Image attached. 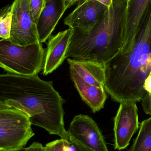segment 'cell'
<instances>
[{
  "mask_svg": "<svg viewBox=\"0 0 151 151\" xmlns=\"http://www.w3.org/2000/svg\"><path fill=\"white\" fill-rule=\"evenodd\" d=\"M64 103L52 82L43 81L38 75L8 73L0 75V107L22 111L30 117L32 125L60 138L68 136L64 122Z\"/></svg>",
  "mask_w": 151,
  "mask_h": 151,
  "instance_id": "cell-1",
  "label": "cell"
},
{
  "mask_svg": "<svg viewBox=\"0 0 151 151\" xmlns=\"http://www.w3.org/2000/svg\"><path fill=\"white\" fill-rule=\"evenodd\" d=\"M104 69L105 89L113 101L137 103L144 98V84L151 74V6L131 50L118 53Z\"/></svg>",
  "mask_w": 151,
  "mask_h": 151,
  "instance_id": "cell-2",
  "label": "cell"
},
{
  "mask_svg": "<svg viewBox=\"0 0 151 151\" xmlns=\"http://www.w3.org/2000/svg\"><path fill=\"white\" fill-rule=\"evenodd\" d=\"M126 2L114 1L111 7L88 30L73 29L66 58L89 60L104 65L123 46V20Z\"/></svg>",
  "mask_w": 151,
  "mask_h": 151,
  "instance_id": "cell-3",
  "label": "cell"
},
{
  "mask_svg": "<svg viewBox=\"0 0 151 151\" xmlns=\"http://www.w3.org/2000/svg\"><path fill=\"white\" fill-rule=\"evenodd\" d=\"M45 50L40 42L18 46L9 40L0 41V66L8 73L34 76L43 70Z\"/></svg>",
  "mask_w": 151,
  "mask_h": 151,
  "instance_id": "cell-4",
  "label": "cell"
},
{
  "mask_svg": "<svg viewBox=\"0 0 151 151\" xmlns=\"http://www.w3.org/2000/svg\"><path fill=\"white\" fill-rule=\"evenodd\" d=\"M30 117L18 109L0 107V151L25 148L35 135Z\"/></svg>",
  "mask_w": 151,
  "mask_h": 151,
  "instance_id": "cell-5",
  "label": "cell"
},
{
  "mask_svg": "<svg viewBox=\"0 0 151 151\" xmlns=\"http://www.w3.org/2000/svg\"><path fill=\"white\" fill-rule=\"evenodd\" d=\"M30 0H14L10 37L13 44L25 46L39 43L37 24L30 13Z\"/></svg>",
  "mask_w": 151,
  "mask_h": 151,
  "instance_id": "cell-6",
  "label": "cell"
},
{
  "mask_svg": "<svg viewBox=\"0 0 151 151\" xmlns=\"http://www.w3.org/2000/svg\"><path fill=\"white\" fill-rule=\"evenodd\" d=\"M67 131L72 138L90 150L109 151L97 124L88 115L75 116Z\"/></svg>",
  "mask_w": 151,
  "mask_h": 151,
  "instance_id": "cell-7",
  "label": "cell"
},
{
  "mask_svg": "<svg viewBox=\"0 0 151 151\" xmlns=\"http://www.w3.org/2000/svg\"><path fill=\"white\" fill-rule=\"evenodd\" d=\"M113 121L114 149L125 150L140 127L136 103L120 104Z\"/></svg>",
  "mask_w": 151,
  "mask_h": 151,
  "instance_id": "cell-8",
  "label": "cell"
},
{
  "mask_svg": "<svg viewBox=\"0 0 151 151\" xmlns=\"http://www.w3.org/2000/svg\"><path fill=\"white\" fill-rule=\"evenodd\" d=\"M151 6V0H129L126 2L123 20V46L118 53L125 54L131 50Z\"/></svg>",
  "mask_w": 151,
  "mask_h": 151,
  "instance_id": "cell-9",
  "label": "cell"
},
{
  "mask_svg": "<svg viewBox=\"0 0 151 151\" xmlns=\"http://www.w3.org/2000/svg\"><path fill=\"white\" fill-rule=\"evenodd\" d=\"M73 29H68L51 35L49 38L43 64V73L47 75L53 72L66 59Z\"/></svg>",
  "mask_w": 151,
  "mask_h": 151,
  "instance_id": "cell-10",
  "label": "cell"
},
{
  "mask_svg": "<svg viewBox=\"0 0 151 151\" xmlns=\"http://www.w3.org/2000/svg\"><path fill=\"white\" fill-rule=\"evenodd\" d=\"M109 9L95 0H90L77 5L65 18L64 24L70 28L88 30L94 25Z\"/></svg>",
  "mask_w": 151,
  "mask_h": 151,
  "instance_id": "cell-11",
  "label": "cell"
},
{
  "mask_svg": "<svg viewBox=\"0 0 151 151\" xmlns=\"http://www.w3.org/2000/svg\"><path fill=\"white\" fill-rule=\"evenodd\" d=\"M67 9L65 0H48L46 2L37 24L39 41L41 44L51 36Z\"/></svg>",
  "mask_w": 151,
  "mask_h": 151,
  "instance_id": "cell-12",
  "label": "cell"
},
{
  "mask_svg": "<svg viewBox=\"0 0 151 151\" xmlns=\"http://www.w3.org/2000/svg\"><path fill=\"white\" fill-rule=\"evenodd\" d=\"M71 78L83 101L93 113L104 108L107 96L104 88L91 85L83 81L79 75L70 71Z\"/></svg>",
  "mask_w": 151,
  "mask_h": 151,
  "instance_id": "cell-13",
  "label": "cell"
},
{
  "mask_svg": "<svg viewBox=\"0 0 151 151\" xmlns=\"http://www.w3.org/2000/svg\"><path fill=\"white\" fill-rule=\"evenodd\" d=\"M71 71L91 85L104 88V64L89 60L67 58Z\"/></svg>",
  "mask_w": 151,
  "mask_h": 151,
  "instance_id": "cell-14",
  "label": "cell"
},
{
  "mask_svg": "<svg viewBox=\"0 0 151 151\" xmlns=\"http://www.w3.org/2000/svg\"><path fill=\"white\" fill-rule=\"evenodd\" d=\"M139 132L128 151H151V117L143 121Z\"/></svg>",
  "mask_w": 151,
  "mask_h": 151,
  "instance_id": "cell-15",
  "label": "cell"
},
{
  "mask_svg": "<svg viewBox=\"0 0 151 151\" xmlns=\"http://www.w3.org/2000/svg\"><path fill=\"white\" fill-rule=\"evenodd\" d=\"M12 21V4L3 7L0 11V37L9 40L10 37Z\"/></svg>",
  "mask_w": 151,
  "mask_h": 151,
  "instance_id": "cell-16",
  "label": "cell"
},
{
  "mask_svg": "<svg viewBox=\"0 0 151 151\" xmlns=\"http://www.w3.org/2000/svg\"><path fill=\"white\" fill-rule=\"evenodd\" d=\"M45 0H30V13L36 24L45 7Z\"/></svg>",
  "mask_w": 151,
  "mask_h": 151,
  "instance_id": "cell-17",
  "label": "cell"
},
{
  "mask_svg": "<svg viewBox=\"0 0 151 151\" xmlns=\"http://www.w3.org/2000/svg\"><path fill=\"white\" fill-rule=\"evenodd\" d=\"M64 140L63 151H93L87 149L68 135Z\"/></svg>",
  "mask_w": 151,
  "mask_h": 151,
  "instance_id": "cell-18",
  "label": "cell"
},
{
  "mask_svg": "<svg viewBox=\"0 0 151 151\" xmlns=\"http://www.w3.org/2000/svg\"><path fill=\"white\" fill-rule=\"evenodd\" d=\"M64 140L62 138L48 143L45 145L48 151H63Z\"/></svg>",
  "mask_w": 151,
  "mask_h": 151,
  "instance_id": "cell-19",
  "label": "cell"
},
{
  "mask_svg": "<svg viewBox=\"0 0 151 151\" xmlns=\"http://www.w3.org/2000/svg\"><path fill=\"white\" fill-rule=\"evenodd\" d=\"M142 104L145 113L151 116V93H147L142 100Z\"/></svg>",
  "mask_w": 151,
  "mask_h": 151,
  "instance_id": "cell-20",
  "label": "cell"
},
{
  "mask_svg": "<svg viewBox=\"0 0 151 151\" xmlns=\"http://www.w3.org/2000/svg\"><path fill=\"white\" fill-rule=\"evenodd\" d=\"M26 149V151H48L45 146H43L42 144L36 142L33 143Z\"/></svg>",
  "mask_w": 151,
  "mask_h": 151,
  "instance_id": "cell-21",
  "label": "cell"
},
{
  "mask_svg": "<svg viewBox=\"0 0 151 151\" xmlns=\"http://www.w3.org/2000/svg\"><path fill=\"white\" fill-rule=\"evenodd\" d=\"M144 88L147 93H151V74L145 80Z\"/></svg>",
  "mask_w": 151,
  "mask_h": 151,
  "instance_id": "cell-22",
  "label": "cell"
},
{
  "mask_svg": "<svg viewBox=\"0 0 151 151\" xmlns=\"http://www.w3.org/2000/svg\"><path fill=\"white\" fill-rule=\"evenodd\" d=\"M110 8L113 4L114 0H95Z\"/></svg>",
  "mask_w": 151,
  "mask_h": 151,
  "instance_id": "cell-23",
  "label": "cell"
},
{
  "mask_svg": "<svg viewBox=\"0 0 151 151\" xmlns=\"http://www.w3.org/2000/svg\"><path fill=\"white\" fill-rule=\"evenodd\" d=\"M88 1H90V0H74L72 3V6L74 4H76V3H78V5H79V4H82L83 3Z\"/></svg>",
  "mask_w": 151,
  "mask_h": 151,
  "instance_id": "cell-24",
  "label": "cell"
},
{
  "mask_svg": "<svg viewBox=\"0 0 151 151\" xmlns=\"http://www.w3.org/2000/svg\"><path fill=\"white\" fill-rule=\"evenodd\" d=\"M65 1L66 5L68 9L72 6V4L73 0H65Z\"/></svg>",
  "mask_w": 151,
  "mask_h": 151,
  "instance_id": "cell-25",
  "label": "cell"
},
{
  "mask_svg": "<svg viewBox=\"0 0 151 151\" xmlns=\"http://www.w3.org/2000/svg\"><path fill=\"white\" fill-rule=\"evenodd\" d=\"M26 148H21V149H18V150H14L8 151H26Z\"/></svg>",
  "mask_w": 151,
  "mask_h": 151,
  "instance_id": "cell-26",
  "label": "cell"
},
{
  "mask_svg": "<svg viewBox=\"0 0 151 151\" xmlns=\"http://www.w3.org/2000/svg\"><path fill=\"white\" fill-rule=\"evenodd\" d=\"M124 1H126V2H127V1H128L129 0H124Z\"/></svg>",
  "mask_w": 151,
  "mask_h": 151,
  "instance_id": "cell-27",
  "label": "cell"
},
{
  "mask_svg": "<svg viewBox=\"0 0 151 151\" xmlns=\"http://www.w3.org/2000/svg\"><path fill=\"white\" fill-rule=\"evenodd\" d=\"M48 1V0H45V2H47V1Z\"/></svg>",
  "mask_w": 151,
  "mask_h": 151,
  "instance_id": "cell-28",
  "label": "cell"
},
{
  "mask_svg": "<svg viewBox=\"0 0 151 151\" xmlns=\"http://www.w3.org/2000/svg\"><path fill=\"white\" fill-rule=\"evenodd\" d=\"M73 1H74V0H73Z\"/></svg>",
  "mask_w": 151,
  "mask_h": 151,
  "instance_id": "cell-29",
  "label": "cell"
}]
</instances>
